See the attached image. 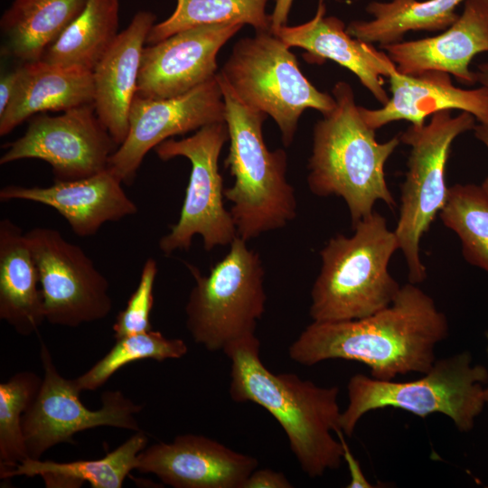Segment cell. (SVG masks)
Instances as JSON below:
<instances>
[{"label": "cell", "instance_id": "obj_1", "mask_svg": "<svg viewBox=\"0 0 488 488\" xmlns=\"http://www.w3.org/2000/svg\"><path fill=\"white\" fill-rule=\"evenodd\" d=\"M448 335V321L427 293L408 283L393 302L361 319L315 322L289 346V357L311 366L331 359L364 363L371 376L392 380L397 375L426 373L436 347Z\"/></svg>", "mask_w": 488, "mask_h": 488}, {"label": "cell", "instance_id": "obj_2", "mask_svg": "<svg viewBox=\"0 0 488 488\" xmlns=\"http://www.w3.org/2000/svg\"><path fill=\"white\" fill-rule=\"evenodd\" d=\"M259 351L256 335L235 342L223 351L231 364L230 398L236 402H254L275 418L302 471L309 477L338 469L343 450L332 433L341 429L339 388L321 387L295 373L271 372L263 364Z\"/></svg>", "mask_w": 488, "mask_h": 488}, {"label": "cell", "instance_id": "obj_3", "mask_svg": "<svg viewBox=\"0 0 488 488\" xmlns=\"http://www.w3.org/2000/svg\"><path fill=\"white\" fill-rule=\"evenodd\" d=\"M332 94L335 107L314 127L307 184L314 195L342 197L354 226L373 212L378 201L390 209L396 206L384 167L400 138L377 141L375 129L362 118L347 82H337Z\"/></svg>", "mask_w": 488, "mask_h": 488}, {"label": "cell", "instance_id": "obj_4", "mask_svg": "<svg viewBox=\"0 0 488 488\" xmlns=\"http://www.w3.org/2000/svg\"><path fill=\"white\" fill-rule=\"evenodd\" d=\"M225 102L230 148L224 164L234 178L224 189L238 237L245 241L280 230L297 214L295 188L288 182L287 154L269 150L263 137L265 113L244 104L217 73Z\"/></svg>", "mask_w": 488, "mask_h": 488}, {"label": "cell", "instance_id": "obj_5", "mask_svg": "<svg viewBox=\"0 0 488 488\" xmlns=\"http://www.w3.org/2000/svg\"><path fill=\"white\" fill-rule=\"evenodd\" d=\"M352 228V236L338 234L320 251L321 268L311 290L313 321L370 316L389 305L401 287L389 271L399 246L386 219L373 211Z\"/></svg>", "mask_w": 488, "mask_h": 488}, {"label": "cell", "instance_id": "obj_6", "mask_svg": "<svg viewBox=\"0 0 488 488\" xmlns=\"http://www.w3.org/2000/svg\"><path fill=\"white\" fill-rule=\"evenodd\" d=\"M422 375L410 381L352 376L347 384L349 403L340 418L344 436H352L365 414L385 408H400L420 418L444 414L459 431H470L485 405L486 368L473 365L471 354L463 352L436 360Z\"/></svg>", "mask_w": 488, "mask_h": 488}, {"label": "cell", "instance_id": "obj_7", "mask_svg": "<svg viewBox=\"0 0 488 488\" xmlns=\"http://www.w3.org/2000/svg\"><path fill=\"white\" fill-rule=\"evenodd\" d=\"M187 267L194 286L185 305V324L193 341L216 352L255 335L267 302L259 253L237 236L208 275L191 264Z\"/></svg>", "mask_w": 488, "mask_h": 488}, {"label": "cell", "instance_id": "obj_8", "mask_svg": "<svg viewBox=\"0 0 488 488\" xmlns=\"http://www.w3.org/2000/svg\"><path fill=\"white\" fill-rule=\"evenodd\" d=\"M219 74L244 104L274 119L285 146L293 143L305 109L324 115L335 107L334 98L305 78L290 47L271 31L239 39Z\"/></svg>", "mask_w": 488, "mask_h": 488}, {"label": "cell", "instance_id": "obj_9", "mask_svg": "<svg viewBox=\"0 0 488 488\" xmlns=\"http://www.w3.org/2000/svg\"><path fill=\"white\" fill-rule=\"evenodd\" d=\"M475 120L466 111L453 117L451 110H441L433 114L427 124L411 125L399 136L400 141L410 146V152L394 232L408 265L409 283L418 284L427 277L420 239L447 200L449 187L445 171L452 143L474 129Z\"/></svg>", "mask_w": 488, "mask_h": 488}, {"label": "cell", "instance_id": "obj_10", "mask_svg": "<svg viewBox=\"0 0 488 488\" xmlns=\"http://www.w3.org/2000/svg\"><path fill=\"white\" fill-rule=\"evenodd\" d=\"M227 141V124L219 122L204 126L179 140L169 138L155 147L161 160L182 156L191 163L179 219L159 240L164 254L188 250L195 235L202 238L206 251L218 246H230L238 236L231 213L224 206L225 188L219 171L220 155Z\"/></svg>", "mask_w": 488, "mask_h": 488}, {"label": "cell", "instance_id": "obj_11", "mask_svg": "<svg viewBox=\"0 0 488 488\" xmlns=\"http://www.w3.org/2000/svg\"><path fill=\"white\" fill-rule=\"evenodd\" d=\"M24 236L38 269L45 321L78 327L109 314L108 279L80 246L52 228H33Z\"/></svg>", "mask_w": 488, "mask_h": 488}, {"label": "cell", "instance_id": "obj_12", "mask_svg": "<svg viewBox=\"0 0 488 488\" xmlns=\"http://www.w3.org/2000/svg\"><path fill=\"white\" fill-rule=\"evenodd\" d=\"M40 358L43 377L39 392L24 413L23 428L28 457L41 459L51 447L74 444L73 436L98 427H113L131 431L141 430L136 415L143 406L127 398L120 390L101 394V408H87L80 399V390L73 380L62 377L42 342Z\"/></svg>", "mask_w": 488, "mask_h": 488}, {"label": "cell", "instance_id": "obj_13", "mask_svg": "<svg viewBox=\"0 0 488 488\" xmlns=\"http://www.w3.org/2000/svg\"><path fill=\"white\" fill-rule=\"evenodd\" d=\"M117 147L94 104H88L31 119L24 134L7 145L0 164L40 159L52 166L54 181H73L107 169Z\"/></svg>", "mask_w": 488, "mask_h": 488}, {"label": "cell", "instance_id": "obj_14", "mask_svg": "<svg viewBox=\"0 0 488 488\" xmlns=\"http://www.w3.org/2000/svg\"><path fill=\"white\" fill-rule=\"evenodd\" d=\"M225 122V102L217 74L180 96L148 99L136 95L127 138L109 158L108 167L131 184L145 155L172 136Z\"/></svg>", "mask_w": 488, "mask_h": 488}, {"label": "cell", "instance_id": "obj_15", "mask_svg": "<svg viewBox=\"0 0 488 488\" xmlns=\"http://www.w3.org/2000/svg\"><path fill=\"white\" fill-rule=\"evenodd\" d=\"M243 26L236 23L199 25L145 46L136 95L173 98L211 80L217 74L220 50Z\"/></svg>", "mask_w": 488, "mask_h": 488}, {"label": "cell", "instance_id": "obj_16", "mask_svg": "<svg viewBox=\"0 0 488 488\" xmlns=\"http://www.w3.org/2000/svg\"><path fill=\"white\" fill-rule=\"evenodd\" d=\"M258 466L257 458L217 440L183 434L172 442L147 446L138 455L136 470L174 488H242Z\"/></svg>", "mask_w": 488, "mask_h": 488}, {"label": "cell", "instance_id": "obj_17", "mask_svg": "<svg viewBox=\"0 0 488 488\" xmlns=\"http://www.w3.org/2000/svg\"><path fill=\"white\" fill-rule=\"evenodd\" d=\"M121 180L108 167L87 178L54 181L46 187L6 185L0 201H28L57 211L80 238L95 235L107 222L135 215L137 206L122 187Z\"/></svg>", "mask_w": 488, "mask_h": 488}, {"label": "cell", "instance_id": "obj_18", "mask_svg": "<svg viewBox=\"0 0 488 488\" xmlns=\"http://www.w3.org/2000/svg\"><path fill=\"white\" fill-rule=\"evenodd\" d=\"M380 48L402 74L437 70L473 85L476 75L469 65L475 55L488 52V0H465L462 14L438 35Z\"/></svg>", "mask_w": 488, "mask_h": 488}, {"label": "cell", "instance_id": "obj_19", "mask_svg": "<svg viewBox=\"0 0 488 488\" xmlns=\"http://www.w3.org/2000/svg\"><path fill=\"white\" fill-rule=\"evenodd\" d=\"M325 14V0H318L312 19L294 26L286 24L275 34L288 47L305 50L309 61L328 59L348 69L379 102L386 104L389 98L383 87V78L397 70L394 62L372 43L349 34L340 18Z\"/></svg>", "mask_w": 488, "mask_h": 488}, {"label": "cell", "instance_id": "obj_20", "mask_svg": "<svg viewBox=\"0 0 488 488\" xmlns=\"http://www.w3.org/2000/svg\"><path fill=\"white\" fill-rule=\"evenodd\" d=\"M155 19L150 11L136 13L92 71L96 114L118 146L128 133L142 52Z\"/></svg>", "mask_w": 488, "mask_h": 488}, {"label": "cell", "instance_id": "obj_21", "mask_svg": "<svg viewBox=\"0 0 488 488\" xmlns=\"http://www.w3.org/2000/svg\"><path fill=\"white\" fill-rule=\"evenodd\" d=\"M391 98L378 109L360 107L366 124L378 129L388 123L407 120L423 126L425 118L441 111L459 109L471 113L478 122L488 119V89H464L453 85L450 74L427 70L407 75L395 70L389 77Z\"/></svg>", "mask_w": 488, "mask_h": 488}, {"label": "cell", "instance_id": "obj_22", "mask_svg": "<svg viewBox=\"0 0 488 488\" xmlns=\"http://www.w3.org/2000/svg\"><path fill=\"white\" fill-rule=\"evenodd\" d=\"M94 103L93 72L42 60L23 63L14 96L0 115V136H6L37 113L66 111Z\"/></svg>", "mask_w": 488, "mask_h": 488}, {"label": "cell", "instance_id": "obj_23", "mask_svg": "<svg viewBox=\"0 0 488 488\" xmlns=\"http://www.w3.org/2000/svg\"><path fill=\"white\" fill-rule=\"evenodd\" d=\"M0 319L28 336L45 321L38 269L22 230L0 221Z\"/></svg>", "mask_w": 488, "mask_h": 488}, {"label": "cell", "instance_id": "obj_24", "mask_svg": "<svg viewBox=\"0 0 488 488\" xmlns=\"http://www.w3.org/2000/svg\"><path fill=\"white\" fill-rule=\"evenodd\" d=\"M87 3L88 0H14L0 19L2 54L23 63L41 60Z\"/></svg>", "mask_w": 488, "mask_h": 488}, {"label": "cell", "instance_id": "obj_25", "mask_svg": "<svg viewBox=\"0 0 488 488\" xmlns=\"http://www.w3.org/2000/svg\"><path fill=\"white\" fill-rule=\"evenodd\" d=\"M147 444L146 434L139 430L102 458L67 463L27 458L0 478L40 476L46 487L55 488L80 487L84 482L92 488H121L130 472L136 470L138 455Z\"/></svg>", "mask_w": 488, "mask_h": 488}, {"label": "cell", "instance_id": "obj_26", "mask_svg": "<svg viewBox=\"0 0 488 488\" xmlns=\"http://www.w3.org/2000/svg\"><path fill=\"white\" fill-rule=\"evenodd\" d=\"M465 0H391L371 2L366 12L370 21H353L346 30L352 36L381 46L403 41L409 31L437 32L447 29L459 14L457 6Z\"/></svg>", "mask_w": 488, "mask_h": 488}, {"label": "cell", "instance_id": "obj_27", "mask_svg": "<svg viewBox=\"0 0 488 488\" xmlns=\"http://www.w3.org/2000/svg\"><path fill=\"white\" fill-rule=\"evenodd\" d=\"M119 0H88L42 61L93 71L118 35Z\"/></svg>", "mask_w": 488, "mask_h": 488}, {"label": "cell", "instance_id": "obj_28", "mask_svg": "<svg viewBox=\"0 0 488 488\" xmlns=\"http://www.w3.org/2000/svg\"><path fill=\"white\" fill-rule=\"evenodd\" d=\"M268 1L176 0L172 14L154 24L146 43L154 44L183 30L205 24L236 23L250 25L256 32L271 31Z\"/></svg>", "mask_w": 488, "mask_h": 488}, {"label": "cell", "instance_id": "obj_29", "mask_svg": "<svg viewBox=\"0 0 488 488\" xmlns=\"http://www.w3.org/2000/svg\"><path fill=\"white\" fill-rule=\"evenodd\" d=\"M439 215L461 240L465 258L488 273V194L481 186L455 184Z\"/></svg>", "mask_w": 488, "mask_h": 488}, {"label": "cell", "instance_id": "obj_30", "mask_svg": "<svg viewBox=\"0 0 488 488\" xmlns=\"http://www.w3.org/2000/svg\"><path fill=\"white\" fill-rule=\"evenodd\" d=\"M188 352L186 343L180 338H167L159 331L128 335L117 339L115 345L86 372L73 379L81 391L95 390L125 365L145 359L163 361L179 359Z\"/></svg>", "mask_w": 488, "mask_h": 488}, {"label": "cell", "instance_id": "obj_31", "mask_svg": "<svg viewBox=\"0 0 488 488\" xmlns=\"http://www.w3.org/2000/svg\"><path fill=\"white\" fill-rule=\"evenodd\" d=\"M42 381L37 373L26 371L0 384V475L29 458L23 418L34 401Z\"/></svg>", "mask_w": 488, "mask_h": 488}, {"label": "cell", "instance_id": "obj_32", "mask_svg": "<svg viewBox=\"0 0 488 488\" xmlns=\"http://www.w3.org/2000/svg\"><path fill=\"white\" fill-rule=\"evenodd\" d=\"M158 272L157 262L148 258L143 265L138 285L126 307L112 326L116 340L152 330L150 314L154 305V286Z\"/></svg>", "mask_w": 488, "mask_h": 488}, {"label": "cell", "instance_id": "obj_33", "mask_svg": "<svg viewBox=\"0 0 488 488\" xmlns=\"http://www.w3.org/2000/svg\"><path fill=\"white\" fill-rule=\"evenodd\" d=\"M292 483L281 472L255 469L246 479L242 488H292Z\"/></svg>", "mask_w": 488, "mask_h": 488}, {"label": "cell", "instance_id": "obj_34", "mask_svg": "<svg viewBox=\"0 0 488 488\" xmlns=\"http://www.w3.org/2000/svg\"><path fill=\"white\" fill-rule=\"evenodd\" d=\"M334 433L337 434L339 440L342 443L343 455V458L346 461L351 474V482L347 485L348 488H364L373 487L365 478L359 462L352 455L347 443L344 440V434L341 429H337Z\"/></svg>", "mask_w": 488, "mask_h": 488}, {"label": "cell", "instance_id": "obj_35", "mask_svg": "<svg viewBox=\"0 0 488 488\" xmlns=\"http://www.w3.org/2000/svg\"><path fill=\"white\" fill-rule=\"evenodd\" d=\"M23 75V64L3 75L0 80V115H2L15 94Z\"/></svg>", "mask_w": 488, "mask_h": 488}, {"label": "cell", "instance_id": "obj_36", "mask_svg": "<svg viewBox=\"0 0 488 488\" xmlns=\"http://www.w3.org/2000/svg\"><path fill=\"white\" fill-rule=\"evenodd\" d=\"M295 0H276L271 16V32L275 33L287 24L289 13Z\"/></svg>", "mask_w": 488, "mask_h": 488}, {"label": "cell", "instance_id": "obj_37", "mask_svg": "<svg viewBox=\"0 0 488 488\" xmlns=\"http://www.w3.org/2000/svg\"><path fill=\"white\" fill-rule=\"evenodd\" d=\"M475 137L480 140L488 149V119L483 122H478L474 129ZM481 187L488 194V176L483 182Z\"/></svg>", "mask_w": 488, "mask_h": 488}, {"label": "cell", "instance_id": "obj_38", "mask_svg": "<svg viewBox=\"0 0 488 488\" xmlns=\"http://www.w3.org/2000/svg\"><path fill=\"white\" fill-rule=\"evenodd\" d=\"M476 82L488 89V62L479 64L477 67Z\"/></svg>", "mask_w": 488, "mask_h": 488}, {"label": "cell", "instance_id": "obj_39", "mask_svg": "<svg viewBox=\"0 0 488 488\" xmlns=\"http://www.w3.org/2000/svg\"><path fill=\"white\" fill-rule=\"evenodd\" d=\"M484 401L485 405L488 406V384L486 387H484Z\"/></svg>", "mask_w": 488, "mask_h": 488}, {"label": "cell", "instance_id": "obj_40", "mask_svg": "<svg viewBox=\"0 0 488 488\" xmlns=\"http://www.w3.org/2000/svg\"><path fill=\"white\" fill-rule=\"evenodd\" d=\"M486 338H487V342H488V331H487V333H486ZM486 351H487V354H488V344H487V349H486Z\"/></svg>", "mask_w": 488, "mask_h": 488}]
</instances>
